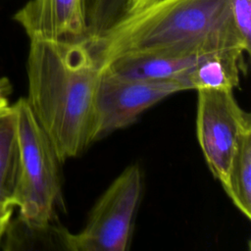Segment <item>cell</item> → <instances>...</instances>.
<instances>
[{
    "instance_id": "cell-1",
    "label": "cell",
    "mask_w": 251,
    "mask_h": 251,
    "mask_svg": "<svg viewBox=\"0 0 251 251\" xmlns=\"http://www.w3.org/2000/svg\"><path fill=\"white\" fill-rule=\"evenodd\" d=\"M230 0H160L84 41L99 69L126 56L189 55L250 49L238 35Z\"/></svg>"
},
{
    "instance_id": "cell-2",
    "label": "cell",
    "mask_w": 251,
    "mask_h": 251,
    "mask_svg": "<svg viewBox=\"0 0 251 251\" xmlns=\"http://www.w3.org/2000/svg\"><path fill=\"white\" fill-rule=\"evenodd\" d=\"M100 69L82 40H30L26 101L59 161L93 143Z\"/></svg>"
},
{
    "instance_id": "cell-3",
    "label": "cell",
    "mask_w": 251,
    "mask_h": 251,
    "mask_svg": "<svg viewBox=\"0 0 251 251\" xmlns=\"http://www.w3.org/2000/svg\"><path fill=\"white\" fill-rule=\"evenodd\" d=\"M12 106L16 114L20 148L14 204L19 207V217L26 226L46 229L52 226L55 208L61 199V162L26 98H20Z\"/></svg>"
},
{
    "instance_id": "cell-4",
    "label": "cell",
    "mask_w": 251,
    "mask_h": 251,
    "mask_svg": "<svg viewBox=\"0 0 251 251\" xmlns=\"http://www.w3.org/2000/svg\"><path fill=\"white\" fill-rule=\"evenodd\" d=\"M138 165L126 167L102 193L83 228L76 233L58 229V238L71 251H126L141 199Z\"/></svg>"
},
{
    "instance_id": "cell-5",
    "label": "cell",
    "mask_w": 251,
    "mask_h": 251,
    "mask_svg": "<svg viewBox=\"0 0 251 251\" xmlns=\"http://www.w3.org/2000/svg\"><path fill=\"white\" fill-rule=\"evenodd\" d=\"M196 134L208 168L221 184L241 131L251 125L250 114L237 103L233 90H197Z\"/></svg>"
},
{
    "instance_id": "cell-6",
    "label": "cell",
    "mask_w": 251,
    "mask_h": 251,
    "mask_svg": "<svg viewBox=\"0 0 251 251\" xmlns=\"http://www.w3.org/2000/svg\"><path fill=\"white\" fill-rule=\"evenodd\" d=\"M95 100L93 141L131 125L146 109L166 97L186 90L176 80L127 78L100 71Z\"/></svg>"
},
{
    "instance_id": "cell-7",
    "label": "cell",
    "mask_w": 251,
    "mask_h": 251,
    "mask_svg": "<svg viewBox=\"0 0 251 251\" xmlns=\"http://www.w3.org/2000/svg\"><path fill=\"white\" fill-rule=\"evenodd\" d=\"M86 0H29L15 15L29 40H82L87 36Z\"/></svg>"
},
{
    "instance_id": "cell-8",
    "label": "cell",
    "mask_w": 251,
    "mask_h": 251,
    "mask_svg": "<svg viewBox=\"0 0 251 251\" xmlns=\"http://www.w3.org/2000/svg\"><path fill=\"white\" fill-rule=\"evenodd\" d=\"M204 54L206 53L126 56L110 62L100 71H107L113 75L127 78L176 80L184 84L183 79L185 75L200 61Z\"/></svg>"
},
{
    "instance_id": "cell-9",
    "label": "cell",
    "mask_w": 251,
    "mask_h": 251,
    "mask_svg": "<svg viewBox=\"0 0 251 251\" xmlns=\"http://www.w3.org/2000/svg\"><path fill=\"white\" fill-rule=\"evenodd\" d=\"M245 55L238 49L204 54L185 75L183 82L186 88L233 90L239 85L240 72L247 71Z\"/></svg>"
},
{
    "instance_id": "cell-10",
    "label": "cell",
    "mask_w": 251,
    "mask_h": 251,
    "mask_svg": "<svg viewBox=\"0 0 251 251\" xmlns=\"http://www.w3.org/2000/svg\"><path fill=\"white\" fill-rule=\"evenodd\" d=\"M234 206L251 219V125L238 136L225 182L222 184Z\"/></svg>"
},
{
    "instance_id": "cell-11",
    "label": "cell",
    "mask_w": 251,
    "mask_h": 251,
    "mask_svg": "<svg viewBox=\"0 0 251 251\" xmlns=\"http://www.w3.org/2000/svg\"><path fill=\"white\" fill-rule=\"evenodd\" d=\"M19 163L16 114L13 106H9L0 114V190L12 199L18 179Z\"/></svg>"
},
{
    "instance_id": "cell-12",
    "label": "cell",
    "mask_w": 251,
    "mask_h": 251,
    "mask_svg": "<svg viewBox=\"0 0 251 251\" xmlns=\"http://www.w3.org/2000/svg\"><path fill=\"white\" fill-rule=\"evenodd\" d=\"M230 15L234 27L247 46L251 47V0H230Z\"/></svg>"
},
{
    "instance_id": "cell-13",
    "label": "cell",
    "mask_w": 251,
    "mask_h": 251,
    "mask_svg": "<svg viewBox=\"0 0 251 251\" xmlns=\"http://www.w3.org/2000/svg\"><path fill=\"white\" fill-rule=\"evenodd\" d=\"M159 1L160 0H114L103 20L99 32L109 27L119 19L138 12Z\"/></svg>"
},
{
    "instance_id": "cell-14",
    "label": "cell",
    "mask_w": 251,
    "mask_h": 251,
    "mask_svg": "<svg viewBox=\"0 0 251 251\" xmlns=\"http://www.w3.org/2000/svg\"><path fill=\"white\" fill-rule=\"evenodd\" d=\"M11 92V85L6 78H0V114L10 105L8 103V95Z\"/></svg>"
},
{
    "instance_id": "cell-15",
    "label": "cell",
    "mask_w": 251,
    "mask_h": 251,
    "mask_svg": "<svg viewBox=\"0 0 251 251\" xmlns=\"http://www.w3.org/2000/svg\"><path fill=\"white\" fill-rule=\"evenodd\" d=\"M14 208L15 207L0 208V248H1V243H2V239H3V235L5 232L6 226L12 218Z\"/></svg>"
},
{
    "instance_id": "cell-16",
    "label": "cell",
    "mask_w": 251,
    "mask_h": 251,
    "mask_svg": "<svg viewBox=\"0 0 251 251\" xmlns=\"http://www.w3.org/2000/svg\"><path fill=\"white\" fill-rule=\"evenodd\" d=\"M15 207L14 201L11 196L0 190V208H9Z\"/></svg>"
}]
</instances>
